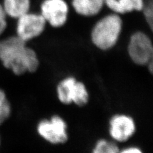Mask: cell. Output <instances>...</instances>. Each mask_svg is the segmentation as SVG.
Segmentation results:
<instances>
[{
    "label": "cell",
    "instance_id": "6da1fadb",
    "mask_svg": "<svg viewBox=\"0 0 153 153\" xmlns=\"http://www.w3.org/2000/svg\"><path fill=\"white\" fill-rule=\"evenodd\" d=\"M0 61L16 75L34 72L39 65L36 52L17 35L0 41Z\"/></svg>",
    "mask_w": 153,
    "mask_h": 153
},
{
    "label": "cell",
    "instance_id": "7a4b0ae2",
    "mask_svg": "<svg viewBox=\"0 0 153 153\" xmlns=\"http://www.w3.org/2000/svg\"><path fill=\"white\" fill-rule=\"evenodd\" d=\"M123 28L121 15L111 12L102 17L93 25L91 32L93 44L102 51L112 49L117 43Z\"/></svg>",
    "mask_w": 153,
    "mask_h": 153
},
{
    "label": "cell",
    "instance_id": "3957f363",
    "mask_svg": "<svg viewBox=\"0 0 153 153\" xmlns=\"http://www.w3.org/2000/svg\"><path fill=\"white\" fill-rule=\"evenodd\" d=\"M128 52L131 60L137 65H148L152 61V43L146 33L137 31L131 35L128 45Z\"/></svg>",
    "mask_w": 153,
    "mask_h": 153
},
{
    "label": "cell",
    "instance_id": "277c9868",
    "mask_svg": "<svg viewBox=\"0 0 153 153\" xmlns=\"http://www.w3.org/2000/svg\"><path fill=\"white\" fill-rule=\"evenodd\" d=\"M40 13L47 25L60 28L68 20L70 6L66 0H43L40 5Z\"/></svg>",
    "mask_w": 153,
    "mask_h": 153
},
{
    "label": "cell",
    "instance_id": "5b68a950",
    "mask_svg": "<svg viewBox=\"0 0 153 153\" xmlns=\"http://www.w3.org/2000/svg\"><path fill=\"white\" fill-rule=\"evenodd\" d=\"M17 21L16 35L26 42L40 36L47 26L40 12L30 11L17 19Z\"/></svg>",
    "mask_w": 153,
    "mask_h": 153
},
{
    "label": "cell",
    "instance_id": "8992f818",
    "mask_svg": "<svg viewBox=\"0 0 153 153\" xmlns=\"http://www.w3.org/2000/svg\"><path fill=\"white\" fill-rule=\"evenodd\" d=\"M57 91L58 98L63 103H75L83 106L88 101V93L85 85L73 77L62 80L57 86Z\"/></svg>",
    "mask_w": 153,
    "mask_h": 153
},
{
    "label": "cell",
    "instance_id": "52a82bcc",
    "mask_svg": "<svg viewBox=\"0 0 153 153\" xmlns=\"http://www.w3.org/2000/svg\"><path fill=\"white\" fill-rule=\"evenodd\" d=\"M40 136L52 143H63L68 138L66 124L61 117L55 116L51 120L41 121L38 126Z\"/></svg>",
    "mask_w": 153,
    "mask_h": 153
},
{
    "label": "cell",
    "instance_id": "ba28073f",
    "mask_svg": "<svg viewBox=\"0 0 153 153\" xmlns=\"http://www.w3.org/2000/svg\"><path fill=\"white\" fill-rule=\"evenodd\" d=\"M110 133L112 137L118 142H124L131 137L135 130L133 119L124 115L114 116L111 123Z\"/></svg>",
    "mask_w": 153,
    "mask_h": 153
},
{
    "label": "cell",
    "instance_id": "9c48e42d",
    "mask_svg": "<svg viewBox=\"0 0 153 153\" xmlns=\"http://www.w3.org/2000/svg\"><path fill=\"white\" fill-rule=\"evenodd\" d=\"M71 6L78 15L93 17L102 12L105 3L104 0H71Z\"/></svg>",
    "mask_w": 153,
    "mask_h": 153
},
{
    "label": "cell",
    "instance_id": "30bf717a",
    "mask_svg": "<svg viewBox=\"0 0 153 153\" xmlns=\"http://www.w3.org/2000/svg\"><path fill=\"white\" fill-rule=\"evenodd\" d=\"M104 3L111 12L123 16L134 12H140L144 0H104Z\"/></svg>",
    "mask_w": 153,
    "mask_h": 153
},
{
    "label": "cell",
    "instance_id": "8fae6325",
    "mask_svg": "<svg viewBox=\"0 0 153 153\" xmlns=\"http://www.w3.org/2000/svg\"><path fill=\"white\" fill-rule=\"evenodd\" d=\"M2 6L7 17L17 19L30 11L31 0H3Z\"/></svg>",
    "mask_w": 153,
    "mask_h": 153
},
{
    "label": "cell",
    "instance_id": "7c38bea8",
    "mask_svg": "<svg viewBox=\"0 0 153 153\" xmlns=\"http://www.w3.org/2000/svg\"><path fill=\"white\" fill-rule=\"evenodd\" d=\"M11 107L7 98L6 94L0 89V124H2L10 116Z\"/></svg>",
    "mask_w": 153,
    "mask_h": 153
},
{
    "label": "cell",
    "instance_id": "4fadbf2b",
    "mask_svg": "<svg viewBox=\"0 0 153 153\" xmlns=\"http://www.w3.org/2000/svg\"><path fill=\"white\" fill-rule=\"evenodd\" d=\"M93 153H119V151L114 143L101 140L97 142Z\"/></svg>",
    "mask_w": 153,
    "mask_h": 153
},
{
    "label": "cell",
    "instance_id": "5bb4252c",
    "mask_svg": "<svg viewBox=\"0 0 153 153\" xmlns=\"http://www.w3.org/2000/svg\"><path fill=\"white\" fill-rule=\"evenodd\" d=\"M147 26L152 30L153 28V0H144L141 12Z\"/></svg>",
    "mask_w": 153,
    "mask_h": 153
},
{
    "label": "cell",
    "instance_id": "9a60e30c",
    "mask_svg": "<svg viewBox=\"0 0 153 153\" xmlns=\"http://www.w3.org/2000/svg\"><path fill=\"white\" fill-rule=\"evenodd\" d=\"M7 17L2 4L0 3V35L3 34L7 27Z\"/></svg>",
    "mask_w": 153,
    "mask_h": 153
},
{
    "label": "cell",
    "instance_id": "2e32d148",
    "mask_svg": "<svg viewBox=\"0 0 153 153\" xmlns=\"http://www.w3.org/2000/svg\"><path fill=\"white\" fill-rule=\"evenodd\" d=\"M119 153H142V152L138 148L131 147L124 149L121 152H119Z\"/></svg>",
    "mask_w": 153,
    "mask_h": 153
}]
</instances>
